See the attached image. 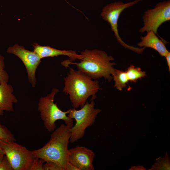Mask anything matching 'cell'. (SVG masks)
<instances>
[{"mask_svg":"<svg viewBox=\"0 0 170 170\" xmlns=\"http://www.w3.org/2000/svg\"><path fill=\"white\" fill-rule=\"evenodd\" d=\"M13 90L8 82L0 83V116H3L5 111H14L13 104L18 100L13 94Z\"/></svg>","mask_w":170,"mask_h":170,"instance_id":"12","label":"cell"},{"mask_svg":"<svg viewBox=\"0 0 170 170\" xmlns=\"http://www.w3.org/2000/svg\"><path fill=\"white\" fill-rule=\"evenodd\" d=\"M65 170H78V169L69 162L67 164Z\"/></svg>","mask_w":170,"mask_h":170,"instance_id":"22","label":"cell"},{"mask_svg":"<svg viewBox=\"0 0 170 170\" xmlns=\"http://www.w3.org/2000/svg\"><path fill=\"white\" fill-rule=\"evenodd\" d=\"M63 92L69 95L73 108L83 106L88 98L91 100L96 98V94L100 89L98 82L79 71L70 67L69 73L64 78Z\"/></svg>","mask_w":170,"mask_h":170,"instance_id":"3","label":"cell"},{"mask_svg":"<svg viewBox=\"0 0 170 170\" xmlns=\"http://www.w3.org/2000/svg\"><path fill=\"white\" fill-rule=\"evenodd\" d=\"M81 54L82 59L80 62L73 63L65 60L61 62L62 65L67 67L70 64H76L78 71L92 79L104 77L109 81L112 80V75L115 69L113 66L116 65L111 62L114 60L113 56L97 49H86L81 52Z\"/></svg>","mask_w":170,"mask_h":170,"instance_id":"2","label":"cell"},{"mask_svg":"<svg viewBox=\"0 0 170 170\" xmlns=\"http://www.w3.org/2000/svg\"><path fill=\"white\" fill-rule=\"evenodd\" d=\"M138 167V168H137V167H132V169H136V170H139V169H140V170H145V169H145L144 167H140V166H139V167Z\"/></svg>","mask_w":170,"mask_h":170,"instance_id":"25","label":"cell"},{"mask_svg":"<svg viewBox=\"0 0 170 170\" xmlns=\"http://www.w3.org/2000/svg\"><path fill=\"white\" fill-rule=\"evenodd\" d=\"M0 146L13 170H29L35 157L25 147L13 141L0 139Z\"/></svg>","mask_w":170,"mask_h":170,"instance_id":"6","label":"cell"},{"mask_svg":"<svg viewBox=\"0 0 170 170\" xmlns=\"http://www.w3.org/2000/svg\"><path fill=\"white\" fill-rule=\"evenodd\" d=\"M152 170H170L169 157L166 154L164 158H158L152 168Z\"/></svg>","mask_w":170,"mask_h":170,"instance_id":"16","label":"cell"},{"mask_svg":"<svg viewBox=\"0 0 170 170\" xmlns=\"http://www.w3.org/2000/svg\"><path fill=\"white\" fill-rule=\"evenodd\" d=\"M5 154L4 153L0 146V162L2 160Z\"/></svg>","mask_w":170,"mask_h":170,"instance_id":"24","label":"cell"},{"mask_svg":"<svg viewBox=\"0 0 170 170\" xmlns=\"http://www.w3.org/2000/svg\"><path fill=\"white\" fill-rule=\"evenodd\" d=\"M59 91L58 89L53 88L51 93L47 96L41 97L38 103V109L41 118L45 128L50 132L56 129L55 122L59 120H63L65 124L73 125V119L67 115L70 109L63 111L54 102L55 96Z\"/></svg>","mask_w":170,"mask_h":170,"instance_id":"4","label":"cell"},{"mask_svg":"<svg viewBox=\"0 0 170 170\" xmlns=\"http://www.w3.org/2000/svg\"><path fill=\"white\" fill-rule=\"evenodd\" d=\"M144 26L139 30L143 33L150 31L157 34L160 26L170 20V0L157 3L154 8L147 10L143 16Z\"/></svg>","mask_w":170,"mask_h":170,"instance_id":"8","label":"cell"},{"mask_svg":"<svg viewBox=\"0 0 170 170\" xmlns=\"http://www.w3.org/2000/svg\"><path fill=\"white\" fill-rule=\"evenodd\" d=\"M0 170H13L9 161L5 155L0 162Z\"/></svg>","mask_w":170,"mask_h":170,"instance_id":"21","label":"cell"},{"mask_svg":"<svg viewBox=\"0 0 170 170\" xmlns=\"http://www.w3.org/2000/svg\"><path fill=\"white\" fill-rule=\"evenodd\" d=\"M73 125L61 124L51 134L48 142L42 147L32 152L35 158L45 162H54L65 170L69 162L68 145Z\"/></svg>","mask_w":170,"mask_h":170,"instance_id":"1","label":"cell"},{"mask_svg":"<svg viewBox=\"0 0 170 170\" xmlns=\"http://www.w3.org/2000/svg\"><path fill=\"white\" fill-rule=\"evenodd\" d=\"M112 76L115 81L114 87L117 89L121 91L126 87L129 80L125 71L115 69Z\"/></svg>","mask_w":170,"mask_h":170,"instance_id":"14","label":"cell"},{"mask_svg":"<svg viewBox=\"0 0 170 170\" xmlns=\"http://www.w3.org/2000/svg\"><path fill=\"white\" fill-rule=\"evenodd\" d=\"M4 69V57L0 55V83L8 82L9 80V75Z\"/></svg>","mask_w":170,"mask_h":170,"instance_id":"18","label":"cell"},{"mask_svg":"<svg viewBox=\"0 0 170 170\" xmlns=\"http://www.w3.org/2000/svg\"><path fill=\"white\" fill-rule=\"evenodd\" d=\"M147 34L144 36H141V41L137 44L139 48H150L157 51L162 57H165L168 52L165 44L162 39H160L153 31H147Z\"/></svg>","mask_w":170,"mask_h":170,"instance_id":"13","label":"cell"},{"mask_svg":"<svg viewBox=\"0 0 170 170\" xmlns=\"http://www.w3.org/2000/svg\"><path fill=\"white\" fill-rule=\"evenodd\" d=\"M95 153L86 147L77 146L69 149L68 161L78 170H94Z\"/></svg>","mask_w":170,"mask_h":170,"instance_id":"10","label":"cell"},{"mask_svg":"<svg viewBox=\"0 0 170 170\" xmlns=\"http://www.w3.org/2000/svg\"><path fill=\"white\" fill-rule=\"evenodd\" d=\"M166 59L167 64L168 68V70L170 71V52H168L165 56Z\"/></svg>","mask_w":170,"mask_h":170,"instance_id":"23","label":"cell"},{"mask_svg":"<svg viewBox=\"0 0 170 170\" xmlns=\"http://www.w3.org/2000/svg\"><path fill=\"white\" fill-rule=\"evenodd\" d=\"M129 81L136 82L139 79L145 77V72L142 71L139 67H135L133 65L129 66L125 71Z\"/></svg>","mask_w":170,"mask_h":170,"instance_id":"15","label":"cell"},{"mask_svg":"<svg viewBox=\"0 0 170 170\" xmlns=\"http://www.w3.org/2000/svg\"><path fill=\"white\" fill-rule=\"evenodd\" d=\"M45 162L42 159L35 158L29 170H44L43 166Z\"/></svg>","mask_w":170,"mask_h":170,"instance_id":"19","label":"cell"},{"mask_svg":"<svg viewBox=\"0 0 170 170\" xmlns=\"http://www.w3.org/2000/svg\"><path fill=\"white\" fill-rule=\"evenodd\" d=\"M7 52L15 55L20 59L26 68L29 82L33 87H35L37 82L35 73L41 59L33 51L27 50L17 44L8 47Z\"/></svg>","mask_w":170,"mask_h":170,"instance_id":"9","label":"cell"},{"mask_svg":"<svg viewBox=\"0 0 170 170\" xmlns=\"http://www.w3.org/2000/svg\"><path fill=\"white\" fill-rule=\"evenodd\" d=\"M141 0H135L126 3H124L121 1H117L110 3L104 7L100 14L102 19L110 24L111 29L114 33L117 41L124 48L139 54L142 53L145 48L135 47L126 43L119 35L118 22L119 16L124 10L137 4Z\"/></svg>","mask_w":170,"mask_h":170,"instance_id":"7","label":"cell"},{"mask_svg":"<svg viewBox=\"0 0 170 170\" xmlns=\"http://www.w3.org/2000/svg\"><path fill=\"white\" fill-rule=\"evenodd\" d=\"M95 105L94 100H91L90 103L87 101L79 110L70 109L67 116L76 121L75 124L71 128V143H74L83 138L86 128L94 123L97 115L101 111L99 109L94 108Z\"/></svg>","mask_w":170,"mask_h":170,"instance_id":"5","label":"cell"},{"mask_svg":"<svg viewBox=\"0 0 170 170\" xmlns=\"http://www.w3.org/2000/svg\"><path fill=\"white\" fill-rule=\"evenodd\" d=\"M33 51L42 59L48 57H54L59 55H66L70 58L71 62L75 61L76 59L82 60V56L80 54L76 53L75 51L71 50H60L56 49L48 46H41L37 43L32 45Z\"/></svg>","mask_w":170,"mask_h":170,"instance_id":"11","label":"cell"},{"mask_svg":"<svg viewBox=\"0 0 170 170\" xmlns=\"http://www.w3.org/2000/svg\"><path fill=\"white\" fill-rule=\"evenodd\" d=\"M45 162L43 166L44 170H63L60 166L54 162L47 161Z\"/></svg>","mask_w":170,"mask_h":170,"instance_id":"20","label":"cell"},{"mask_svg":"<svg viewBox=\"0 0 170 170\" xmlns=\"http://www.w3.org/2000/svg\"><path fill=\"white\" fill-rule=\"evenodd\" d=\"M0 139L15 141L13 134L5 126L0 123Z\"/></svg>","mask_w":170,"mask_h":170,"instance_id":"17","label":"cell"}]
</instances>
